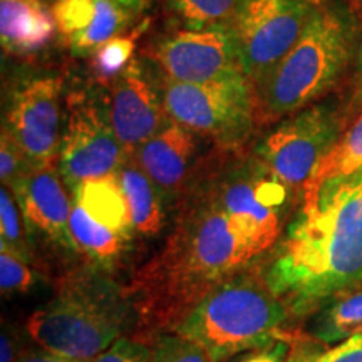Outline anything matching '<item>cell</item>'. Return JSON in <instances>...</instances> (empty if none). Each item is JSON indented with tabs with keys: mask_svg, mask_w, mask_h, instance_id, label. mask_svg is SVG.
Instances as JSON below:
<instances>
[{
	"mask_svg": "<svg viewBox=\"0 0 362 362\" xmlns=\"http://www.w3.org/2000/svg\"><path fill=\"white\" fill-rule=\"evenodd\" d=\"M265 280L296 315L362 288V168L304 193Z\"/></svg>",
	"mask_w": 362,
	"mask_h": 362,
	"instance_id": "1",
	"label": "cell"
},
{
	"mask_svg": "<svg viewBox=\"0 0 362 362\" xmlns=\"http://www.w3.org/2000/svg\"><path fill=\"white\" fill-rule=\"evenodd\" d=\"M67 124L59 151V171L74 189L81 181L116 175L126 151L110 123L106 104L76 94L67 99Z\"/></svg>",
	"mask_w": 362,
	"mask_h": 362,
	"instance_id": "9",
	"label": "cell"
},
{
	"mask_svg": "<svg viewBox=\"0 0 362 362\" xmlns=\"http://www.w3.org/2000/svg\"><path fill=\"white\" fill-rule=\"evenodd\" d=\"M27 223L19 205H16V197L11 188L0 189V248H7L17 255L33 260L30 257L29 238H27Z\"/></svg>",
	"mask_w": 362,
	"mask_h": 362,
	"instance_id": "24",
	"label": "cell"
},
{
	"mask_svg": "<svg viewBox=\"0 0 362 362\" xmlns=\"http://www.w3.org/2000/svg\"><path fill=\"white\" fill-rule=\"evenodd\" d=\"M351 57V34L339 13L312 12L304 33L255 86L257 119L274 121L305 110L332 88Z\"/></svg>",
	"mask_w": 362,
	"mask_h": 362,
	"instance_id": "5",
	"label": "cell"
},
{
	"mask_svg": "<svg viewBox=\"0 0 362 362\" xmlns=\"http://www.w3.org/2000/svg\"><path fill=\"white\" fill-rule=\"evenodd\" d=\"M153 362H215L200 346L188 339L170 334L161 337L153 349Z\"/></svg>",
	"mask_w": 362,
	"mask_h": 362,
	"instance_id": "28",
	"label": "cell"
},
{
	"mask_svg": "<svg viewBox=\"0 0 362 362\" xmlns=\"http://www.w3.org/2000/svg\"><path fill=\"white\" fill-rule=\"evenodd\" d=\"M56 21L40 0H0V40L4 51L34 56L51 42Z\"/></svg>",
	"mask_w": 362,
	"mask_h": 362,
	"instance_id": "17",
	"label": "cell"
},
{
	"mask_svg": "<svg viewBox=\"0 0 362 362\" xmlns=\"http://www.w3.org/2000/svg\"><path fill=\"white\" fill-rule=\"evenodd\" d=\"M287 189L259 165L248 173L230 176L210 192L243 242L259 257L274 247L282 232Z\"/></svg>",
	"mask_w": 362,
	"mask_h": 362,
	"instance_id": "10",
	"label": "cell"
},
{
	"mask_svg": "<svg viewBox=\"0 0 362 362\" xmlns=\"http://www.w3.org/2000/svg\"><path fill=\"white\" fill-rule=\"evenodd\" d=\"M255 257L208 189L181 216L161 253L139 272L134 297L149 324L175 329Z\"/></svg>",
	"mask_w": 362,
	"mask_h": 362,
	"instance_id": "2",
	"label": "cell"
},
{
	"mask_svg": "<svg viewBox=\"0 0 362 362\" xmlns=\"http://www.w3.org/2000/svg\"><path fill=\"white\" fill-rule=\"evenodd\" d=\"M117 178L128 200L134 232L144 237L160 233L165 223V194L156 187L155 181L139 168L136 161H124L117 171Z\"/></svg>",
	"mask_w": 362,
	"mask_h": 362,
	"instance_id": "19",
	"label": "cell"
},
{
	"mask_svg": "<svg viewBox=\"0 0 362 362\" xmlns=\"http://www.w3.org/2000/svg\"><path fill=\"white\" fill-rule=\"evenodd\" d=\"M312 12L307 0H242L228 29L253 89L291 51Z\"/></svg>",
	"mask_w": 362,
	"mask_h": 362,
	"instance_id": "7",
	"label": "cell"
},
{
	"mask_svg": "<svg viewBox=\"0 0 362 362\" xmlns=\"http://www.w3.org/2000/svg\"><path fill=\"white\" fill-rule=\"evenodd\" d=\"M17 362H86L79 359H72V357H66L51 351H34L27 352V354L19 356Z\"/></svg>",
	"mask_w": 362,
	"mask_h": 362,
	"instance_id": "33",
	"label": "cell"
},
{
	"mask_svg": "<svg viewBox=\"0 0 362 362\" xmlns=\"http://www.w3.org/2000/svg\"><path fill=\"white\" fill-rule=\"evenodd\" d=\"M357 334H362V288L332 298L314 329V336L322 344H341Z\"/></svg>",
	"mask_w": 362,
	"mask_h": 362,
	"instance_id": "21",
	"label": "cell"
},
{
	"mask_svg": "<svg viewBox=\"0 0 362 362\" xmlns=\"http://www.w3.org/2000/svg\"><path fill=\"white\" fill-rule=\"evenodd\" d=\"M194 148L193 131L170 121L133 153L136 163L163 194L178 192L188 175Z\"/></svg>",
	"mask_w": 362,
	"mask_h": 362,
	"instance_id": "16",
	"label": "cell"
},
{
	"mask_svg": "<svg viewBox=\"0 0 362 362\" xmlns=\"http://www.w3.org/2000/svg\"><path fill=\"white\" fill-rule=\"evenodd\" d=\"M136 37L138 34L116 35L93 52V69L99 79H116L129 66L133 61Z\"/></svg>",
	"mask_w": 362,
	"mask_h": 362,
	"instance_id": "25",
	"label": "cell"
},
{
	"mask_svg": "<svg viewBox=\"0 0 362 362\" xmlns=\"http://www.w3.org/2000/svg\"><path fill=\"white\" fill-rule=\"evenodd\" d=\"M153 59L165 79L176 83L205 84L247 78L228 27L180 30L156 45Z\"/></svg>",
	"mask_w": 362,
	"mask_h": 362,
	"instance_id": "11",
	"label": "cell"
},
{
	"mask_svg": "<svg viewBox=\"0 0 362 362\" xmlns=\"http://www.w3.org/2000/svg\"><path fill=\"white\" fill-rule=\"evenodd\" d=\"M61 79L45 76L27 81L13 93L7 131L34 168L54 166L62 143Z\"/></svg>",
	"mask_w": 362,
	"mask_h": 362,
	"instance_id": "12",
	"label": "cell"
},
{
	"mask_svg": "<svg viewBox=\"0 0 362 362\" xmlns=\"http://www.w3.org/2000/svg\"><path fill=\"white\" fill-rule=\"evenodd\" d=\"M27 228L51 240L52 243L74 250L69 220L72 200L54 166L35 168L11 188Z\"/></svg>",
	"mask_w": 362,
	"mask_h": 362,
	"instance_id": "14",
	"label": "cell"
},
{
	"mask_svg": "<svg viewBox=\"0 0 362 362\" xmlns=\"http://www.w3.org/2000/svg\"><path fill=\"white\" fill-rule=\"evenodd\" d=\"M288 351H291L288 342L280 341L277 344H274V346L267 347V349L248 352V356L242 357V359L237 362H284L287 359Z\"/></svg>",
	"mask_w": 362,
	"mask_h": 362,
	"instance_id": "31",
	"label": "cell"
},
{
	"mask_svg": "<svg viewBox=\"0 0 362 362\" xmlns=\"http://www.w3.org/2000/svg\"><path fill=\"white\" fill-rule=\"evenodd\" d=\"M362 168V115L344 133L332 151L320 161L312 178L307 181L304 193L319 187L320 183L337 176H346Z\"/></svg>",
	"mask_w": 362,
	"mask_h": 362,
	"instance_id": "22",
	"label": "cell"
},
{
	"mask_svg": "<svg viewBox=\"0 0 362 362\" xmlns=\"http://www.w3.org/2000/svg\"><path fill=\"white\" fill-rule=\"evenodd\" d=\"M35 285V274L29 262L7 248H0V291L2 296L25 293Z\"/></svg>",
	"mask_w": 362,
	"mask_h": 362,
	"instance_id": "26",
	"label": "cell"
},
{
	"mask_svg": "<svg viewBox=\"0 0 362 362\" xmlns=\"http://www.w3.org/2000/svg\"><path fill=\"white\" fill-rule=\"evenodd\" d=\"M69 230L72 243H74V252L88 257L99 269L115 264L131 242L123 235L96 223L74 202H72Z\"/></svg>",
	"mask_w": 362,
	"mask_h": 362,
	"instance_id": "20",
	"label": "cell"
},
{
	"mask_svg": "<svg viewBox=\"0 0 362 362\" xmlns=\"http://www.w3.org/2000/svg\"><path fill=\"white\" fill-rule=\"evenodd\" d=\"M59 34L74 54H90L116 37L129 21V11L115 0H54Z\"/></svg>",
	"mask_w": 362,
	"mask_h": 362,
	"instance_id": "15",
	"label": "cell"
},
{
	"mask_svg": "<svg viewBox=\"0 0 362 362\" xmlns=\"http://www.w3.org/2000/svg\"><path fill=\"white\" fill-rule=\"evenodd\" d=\"M115 2L119 4V6H123L126 11H129L131 13H136L143 11V8L149 4V0H115Z\"/></svg>",
	"mask_w": 362,
	"mask_h": 362,
	"instance_id": "35",
	"label": "cell"
},
{
	"mask_svg": "<svg viewBox=\"0 0 362 362\" xmlns=\"http://www.w3.org/2000/svg\"><path fill=\"white\" fill-rule=\"evenodd\" d=\"M170 12L187 29L203 30L228 27L237 16L242 0H166Z\"/></svg>",
	"mask_w": 362,
	"mask_h": 362,
	"instance_id": "23",
	"label": "cell"
},
{
	"mask_svg": "<svg viewBox=\"0 0 362 362\" xmlns=\"http://www.w3.org/2000/svg\"><path fill=\"white\" fill-rule=\"evenodd\" d=\"M287 312L265 279L243 270L203 298L173 332L223 362L285 341Z\"/></svg>",
	"mask_w": 362,
	"mask_h": 362,
	"instance_id": "4",
	"label": "cell"
},
{
	"mask_svg": "<svg viewBox=\"0 0 362 362\" xmlns=\"http://www.w3.org/2000/svg\"><path fill=\"white\" fill-rule=\"evenodd\" d=\"M72 202L78 203L96 223L126 238H133L134 226L129 205L117 173L81 181L72 189Z\"/></svg>",
	"mask_w": 362,
	"mask_h": 362,
	"instance_id": "18",
	"label": "cell"
},
{
	"mask_svg": "<svg viewBox=\"0 0 362 362\" xmlns=\"http://www.w3.org/2000/svg\"><path fill=\"white\" fill-rule=\"evenodd\" d=\"M35 170L27 160L19 144L12 138V134L4 128L2 139H0V178L2 187L12 188L21 178Z\"/></svg>",
	"mask_w": 362,
	"mask_h": 362,
	"instance_id": "27",
	"label": "cell"
},
{
	"mask_svg": "<svg viewBox=\"0 0 362 362\" xmlns=\"http://www.w3.org/2000/svg\"><path fill=\"white\" fill-rule=\"evenodd\" d=\"M90 362H153V349L141 341L121 337Z\"/></svg>",
	"mask_w": 362,
	"mask_h": 362,
	"instance_id": "29",
	"label": "cell"
},
{
	"mask_svg": "<svg viewBox=\"0 0 362 362\" xmlns=\"http://www.w3.org/2000/svg\"><path fill=\"white\" fill-rule=\"evenodd\" d=\"M339 138V119L327 106H312L280 123L259 148V161L287 188H304Z\"/></svg>",
	"mask_w": 362,
	"mask_h": 362,
	"instance_id": "8",
	"label": "cell"
},
{
	"mask_svg": "<svg viewBox=\"0 0 362 362\" xmlns=\"http://www.w3.org/2000/svg\"><path fill=\"white\" fill-rule=\"evenodd\" d=\"M160 93L171 121L221 148L242 146L257 119L255 89L247 78L205 84L165 79Z\"/></svg>",
	"mask_w": 362,
	"mask_h": 362,
	"instance_id": "6",
	"label": "cell"
},
{
	"mask_svg": "<svg viewBox=\"0 0 362 362\" xmlns=\"http://www.w3.org/2000/svg\"><path fill=\"white\" fill-rule=\"evenodd\" d=\"M107 115L126 155H133L166 126L168 112L161 93L153 88L143 64L136 59L115 79Z\"/></svg>",
	"mask_w": 362,
	"mask_h": 362,
	"instance_id": "13",
	"label": "cell"
},
{
	"mask_svg": "<svg viewBox=\"0 0 362 362\" xmlns=\"http://www.w3.org/2000/svg\"><path fill=\"white\" fill-rule=\"evenodd\" d=\"M327 351L310 342H298L291 347L287 359L284 362H324V356Z\"/></svg>",
	"mask_w": 362,
	"mask_h": 362,
	"instance_id": "32",
	"label": "cell"
},
{
	"mask_svg": "<svg viewBox=\"0 0 362 362\" xmlns=\"http://www.w3.org/2000/svg\"><path fill=\"white\" fill-rule=\"evenodd\" d=\"M356 103L362 106V44L357 59V83H356Z\"/></svg>",
	"mask_w": 362,
	"mask_h": 362,
	"instance_id": "36",
	"label": "cell"
},
{
	"mask_svg": "<svg viewBox=\"0 0 362 362\" xmlns=\"http://www.w3.org/2000/svg\"><path fill=\"white\" fill-rule=\"evenodd\" d=\"M324 362H362V334L330 347L325 352Z\"/></svg>",
	"mask_w": 362,
	"mask_h": 362,
	"instance_id": "30",
	"label": "cell"
},
{
	"mask_svg": "<svg viewBox=\"0 0 362 362\" xmlns=\"http://www.w3.org/2000/svg\"><path fill=\"white\" fill-rule=\"evenodd\" d=\"M17 346L13 342L12 334L4 330L2 339H0V362H17Z\"/></svg>",
	"mask_w": 362,
	"mask_h": 362,
	"instance_id": "34",
	"label": "cell"
},
{
	"mask_svg": "<svg viewBox=\"0 0 362 362\" xmlns=\"http://www.w3.org/2000/svg\"><path fill=\"white\" fill-rule=\"evenodd\" d=\"M133 322L128 292L103 272L67 275L47 304L27 320V332L45 351L90 362Z\"/></svg>",
	"mask_w": 362,
	"mask_h": 362,
	"instance_id": "3",
	"label": "cell"
}]
</instances>
